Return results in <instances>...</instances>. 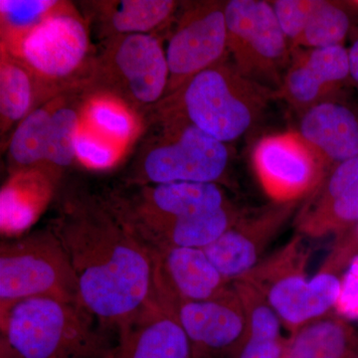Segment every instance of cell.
Masks as SVG:
<instances>
[{
	"mask_svg": "<svg viewBox=\"0 0 358 358\" xmlns=\"http://www.w3.org/2000/svg\"><path fill=\"white\" fill-rule=\"evenodd\" d=\"M49 229L69 257L85 310L121 334L152 299L150 250L107 200L87 194L66 199Z\"/></svg>",
	"mask_w": 358,
	"mask_h": 358,
	"instance_id": "6da1fadb",
	"label": "cell"
},
{
	"mask_svg": "<svg viewBox=\"0 0 358 358\" xmlns=\"http://www.w3.org/2000/svg\"><path fill=\"white\" fill-rule=\"evenodd\" d=\"M358 257V223L336 235L333 249L320 272L338 275Z\"/></svg>",
	"mask_w": 358,
	"mask_h": 358,
	"instance_id": "d6a6232c",
	"label": "cell"
},
{
	"mask_svg": "<svg viewBox=\"0 0 358 358\" xmlns=\"http://www.w3.org/2000/svg\"><path fill=\"white\" fill-rule=\"evenodd\" d=\"M39 296L83 307L69 257L50 229L0 246V313L17 301Z\"/></svg>",
	"mask_w": 358,
	"mask_h": 358,
	"instance_id": "52a82bcc",
	"label": "cell"
},
{
	"mask_svg": "<svg viewBox=\"0 0 358 358\" xmlns=\"http://www.w3.org/2000/svg\"><path fill=\"white\" fill-rule=\"evenodd\" d=\"M87 96L88 90L83 89L54 98L47 143V166L61 171L76 160L75 145Z\"/></svg>",
	"mask_w": 358,
	"mask_h": 358,
	"instance_id": "484cf974",
	"label": "cell"
},
{
	"mask_svg": "<svg viewBox=\"0 0 358 358\" xmlns=\"http://www.w3.org/2000/svg\"><path fill=\"white\" fill-rule=\"evenodd\" d=\"M270 2L282 31L293 46L303 32L313 0H275Z\"/></svg>",
	"mask_w": 358,
	"mask_h": 358,
	"instance_id": "1f68e13d",
	"label": "cell"
},
{
	"mask_svg": "<svg viewBox=\"0 0 358 358\" xmlns=\"http://www.w3.org/2000/svg\"><path fill=\"white\" fill-rule=\"evenodd\" d=\"M150 252L154 258L152 296L171 308L215 298L230 286L203 249L166 247Z\"/></svg>",
	"mask_w": 358,
	"mask_h": 358,
	"instance_id": "2e32d148",
	"label": "cell"
},
{
	"mask_svg": "<svg viewBox=\"0 0 358 358\" xmlns=\"http://www.w3.org/2000/svg\"><path fill=\"white\" fill-rule=\"evenodd\" d=\"M358 331L345 317L324 315L292 333L282 358H353Z\"/></svg>",
	"mask_w": 358,
	"mask_h": 358,
	"instance_id": "603a6c76",
	"label": "cell"
},
{
	"mask_svg": "<svg viewBox=\"0 0 358 358\" xmlns=\"http://www.w3.org/2000/svg\"><path fill=\"white\" fill-rule=\"evenodd\" d=\"M350 79V59L345 46L292 48L291 62L277 99L286 101L301 115L317 103L336 99Z\"/></svg>",
	"mask_w": 358,
	"mask_h": 358,
	"instance_id": "9a60e30c",
	"label": "cell"
},
{
	"mask_svg": "<svg viewBox=\"0 0 358 358\" xmlns=\"http://www.w3.org/2000/svg\"><path fill=\"white\" fill-rule=\"evenodd\" d=\"M169 79L159 35H122L107 40L88 90L117 96L138 115L148 114L166 96Z\"/></svg>",
	"mask_w": 358,
	"mask_h": 358,
	"instance_id": "ba28073f",
	"label": "cell"
},
{
	"mask_svg": "<svg viewBox=\"0 0 358 358\" xmlns=\"http://www.w3.org/2000/svg\"><path fill=\"white\" fill-rule=\"evenodd\" d=\"M117 336L105 358H192L173 308L154 296Z\"/></svg>",
	"mask_w": 358,
	"mask_h": 358,
	"instance_id": "ac0fdd59",
	"label": "cell"
},
{
	"mask_svg": "<svg viewBox=\"0 0 358 358\" xmlns=\"http://www.w3.org/2000/svg\"><path fill=\"white\" fill-rule=\"evenodd\" d=\"M53 106L54 99H52L33 110L14 129L7 147L13 173L47 166V143Z\"/></svg>",
	"mask_w": 358,
	"mask_h": 358,
	"instance_id": "83f0119b",
	"label": "cell"
},
{
	"mask_svg": "<svg viewBox=\"0 0 358 358\" xmlns=\"http://www.w3.org/2000/svg\"><path fill=\"white\" fill-rule=\"evenodd\" d=\"M106 40L131 34H157L166 30L178 13L173 0H122L93 2Z\"/></svg>",
	"mask_w": 358,
	"mask_h": 358,
	"instance_id": "7402d4cb",
	"label": "cell"
},
{
	"mask_svg": "<svg viewBox=\"0 0 358 358\" xmlns=\"http://www.w3.org/2000/svg\"><path fill=\"white\" fill-rule=\"evenodd\" d=\"M0 358H22L6 338L0 339Z\"/></svg>",
	"mask_w": 358,
	"mask_h": 358,
	"instance_id": "d590c367",
	"label": "cell"
},
{
	"mask_svg": "<svg viewBox=\"0 0 358 358\" xmlns=\"http://www.w3.org/2000/svg\"><path fill=\"white\" fill-rule=\"evenodd\" d=\"M358 223V155L334 169L301 204L294 226L301 236L336 234Z\"/></svg>",
	"mask_w": 358,
	"mask_h": 358,
	"instance_id": "e0dca14e",
	"label": "cell"
},
{
	"mask_svg": "<svg viewBox=\"0 0 358 358\" xmlns=\"http://www.w3.org/2000/svg\"><path fill=\"white\" fill-rule=\"evenodd\" d=\"M124 150L91 131L81 122L75 145L76 160L88 169L103 171L114 166Z\"/></svg>",
	"mask_w": 358,
	"mask_h": 358,
	"instance_id": "4dcf8cb0",
	"label": "cell"
},
{
	"mask_svg": "<svg viewBox=\"0 0 358 358\" xmlns=\"http://www.w3.org/2000/svg\"><path fill=\"white\" fill-rule=\"evenodd\" d=\"M59 171L41 166L11 173L0 192L2 232L21 234L38 219L50 202Z\"/></svg>",
	"mask_w": 358,
	"mask_h": 358,
	"instance_id": "44dd1931",
	"label": "cell"
},
{
	"mask_svg": "<svg viewBox=\"0 0 358 358\" xmlns=\"http://www.w3.org/2000/svg\"><path fill=\"white\" fill-rule=\"evenodd\" d=\"M308 250L298 234L249 271L244 279L261 292L291 333L308 322L329 315L336 308L341 280L331 273H317L308 280Z\"/></svg>",
	"mask_w": 358,
	"mask_h": 358,
	"instance_id": "8992f818",
	"label": "cell"
},
{
	"mask_svg": "<svg viewBox=\"0 0 358 358\" xmlns=\"http://www.w3.org/2000/svg\"><path fill=\"white\" fill-rule=\"evenodd\" d=\"M353 358H358V343L357 346V350H355V355H353Z\"/></svg>",
	"mask_w": 358,
	"mask_h": 358,
	"instance_id": "74e56055",
	"label": "cell"
},
{
	"mask_svg": "<svg viewBox=\"0 0 358 358\" xmlns=\"http://www.w3.org/2000/svg\"><path fill=\"white\" fill-rule=\"evenodd\" d=\"M126 103L110 94L88 92L82 124L124 150L140 131V119Z\"/></svg>",
	"mask_w": 358,
	"mask_h": 358,
	"instance_id": "4316f807",
	"label": "cell"
},
{
	"mask_svg": "<svg viewBox=\"0 0 358 358\" xmlns=\"http://www.w3.org/2000/svg\"><path fill=\"white\" fill-rule=\"evenodd\" d=\"M252 164L274 202L300 201L324 178L319 157L296 131L260 138L252 152Z\"/></svg>",
	"mask_w": 358,
	"mask_h": 358,
	"instance_id": "8fae6325",
	"label": "cell"
},
{
	"mask_svg": "<svg viewBox=\"0 0 358 358\" xmlns=\"http://www.w3.org/2000/svg\"><path fill=\"white\" fill-rule=\"evenodd\" d=\"M152 131L141 145L128 183L131 186L173 182L217 183L227 178L230 150L227 145L192 126L182 117L155 107Z\"/></svg>",
	"mask_w": 358,
	"mask_h": 358,
	"instance_id": "277c9868",
	"label": "cell"
},
{
	"mask_svg": "<svg viewBox=\"0 0 358 358\" xmlns=\"http://www.w3.org/2000/svg\"><path fill=\"white\" fill-rule=\"evenodd\" d=\"M348 268L336 308L343 317L358 320V257Z\"/></svg>",
	"mask_w": 358,
	"mask_h": 358,
	"instance_id": "836d02e7",
	"label": "cell"
},
{
	"mask_svg": "<svg viewBox=\"0 0 358 358\" xmlns=\"http://www.w3.org/2000/svg\"><path fill=\"white\" fill-rule=\"evenodd\" d=\"M275 99V91L247 79L226 58L193 77L155 107L179 115L227 145L253 129Z\"/></svg>",
	"mask_w": 358,
	"mask_h": 358,
	"instance_id": "7a4b0ae2",
	"label": "cell"
},
{
	"mask_svg": "<svg viewBox=\"0 0 358 358\" xmlns=\"http://www.w3.org/2000/svg\"><path fill=\"white\" fill-rule=\"evenodd\" d=\"M0 47L30 71L36 82L39 106L68 92L88 90L93 81L96 57L89 24L69 2H59L11 48Z\"/></svg>",
	"mask_w": 358,
	"mask_h": 358,
	"instance_id": "3957f363",
	"label": "cell"
},
{
	"mask_svg": "<svg viewBox=\"0 0 358 358\" xmlns=\"http://www.w3.org/2000/svg\"><path fill=\"white\" fill-rule=\"evenodd\" d=\"M243 305L249 336L235 358H282L286 341L282 322L258 289L244 279L231 282Z\"/></svg>",
	"mask_w": 358,
	"mask_h": 358,
	"instance_id": "cb8c5ba5",
	"label": "cell"
},
{
	"mask_svg": "<svg viewBox=\"0 0 358 358\" xmlns=\"http://www.w3.org/2000/svg\"><path fill=\"white\" fill-rule=\"evenodd\" d=\"M37 107H39L38 91L31 73L17 58L1 48L0 120L2 136L13 127L16 128Z\"/></svg>",
	"mask_w": 358,
	"mask_h": 358,
	"instance_id": "d4e9b609",
	"label": "cell"
},
{
	"mask_svg": "<svg viewBox=\"0 0 358 358\" xmlns=\"http://www.w3.org/2000/svg\"><path fill=\"white\" fill-rule=\"evenodd\" d=\"M56 0H1V45L11 48L58 6Z\"/></svg>",
	"mask_w": 358,
	"mask_h": 358,
	"instance_id": "f546056e",
	"label": "cell"
},
{
	"mask_svg": "<svg viewBox=\"0 0 358 358\" xmlns=\"http://www.w3.org/2000/svg\"><path fill=\"white\" fill-rule=\"evenodd\" d=\"M131 199L112 195L107 201L127 222H162L194 217L229 203L217 183L173 182L136 186Z\"/></svg>",
	"mask_w": 358,
	"mask_h": 358,
	"instance_id": "5bb4252c",
	"label": "cell"
},
{
	"mask_svg": "<svg viewBox=\"0 0 358 358\" xmlns=\"http://www.w3.org/2000/svg\"><path fill=\"white\" fill-rule=\"evenodd\" d=\"M244 210L227 203L217 210L194 217L162 222H127L150 250L166 247L205 249L217 241Z\"/></svg>",
	"mask_w": 358,
	"mask_h": 358,
	"instance_id": "ffe728a7",
	"label": "cell"
},
{
	"mask_svg": "<svg viewBox=\"0 0 358 358\" xmlns=\"http://www.w3.org/2000/svg\"><path fill=\"white\" fill-rule=\"evenodd\" d=\"M225 4L195 2L181 11L167 40L169 79L164 98L202 71L228 58Z\"/></svg>",
	"mask_w": 358,
	"mask_h": 358,
	"instance_id": "30bf717a",
	"label": "cell"
},
{
	"mask_svg": "<svg viewBox=\"0 0 358 358\" xmlns=\"http://www.w3.org/2000/svg\"><path fill=\"white\" fill-rule=\"evenodd\" d=\"M296 131L319 157L324 178L358 155V113L336 98L300 115Z\"/></svg>",
	"mask_w": 358,
	"mask_h": 358,
	"instance_id": "d6986e66",
	"label": "cell"
},
{
	"mask_svg": "<svg viewBox=\"0 0 358 358\" xmlns=\"http://www.w3.org/2000/svg\"><path fill=\"white\" fill-rule=\"evenodd\" d=\"M192 358H235L249 336L243 305L232 285L215 298L173 307Z\"/></svg>",
	"mask_w": 358,
	"mask_h": 358,
	"instance_id": "7c38bea8",
	"label": "cell"
},
{
	"mask_svg": "<svg viewBox=\"0 0 358 358\" xmlns=\"http://www.w3.org/2000/svg\"><path fill=\"white\" fill-rule=\"evenodd\" d=\"M228 58L247 79L277 93L292 57V45L270 1L230 0L225 4Z\"/></svg>",
	"mask_w": 358,
	"mask_h": 358,
	"instance_id": "9c48e42d",
	"label": "cell"
},
{
	"mask_svg": "<svg viewBox=\"0 0 358 358\" xmlns=\"http://www.w3.org/2000/svg\"><path fill=\"white\" fill-rule=\"evenodd\" d=\"M348 7H352L353 10L358 11V0H355V1H348L346 2Z\"/></svg>",
	"mask_w": 358,
	"mask_h": 358,
	"instance_id": "8d00e7d4",
	"label": "cell"
},
{
	"mask_svg": "<svg viewBox=\"0 0 358 358\" xmlns=\"http://www.w3.org/2000/svg\"><path fill=\"white\" fill-rule=\"evenodd\" d=\"M83 307L25 299L0 313L1 336L22 358H105L110 348Z\"/></svg>",
	"mask_w": 358,
	"mask_h": 358,
	"instance_id": "5b68a950",
	"label": "cell"
},
{
	"mask_svg": "<svg viewBox=\"0 0 358 358\" xmlns=\"http://www.w3.org/2000/svg\"><path fill=\"white\" fill-rule=\"evenodd\" d=\"M298 207L299 201L273 202L252 211L244 210L236 222L204 252L231 284L261 262L268 245Z\"/></svg>",
	"mask_w": 358,
	"mask_h": 358,
	"instance_id": "4fadbf2b",
	"label": "cell"
},
{
	"mask_svg": "<svg viewBox=\"0 0 358 358\" xmlns=\"http://www.w3.org/2000/svg\"><path fill=\"white\" fill-rule=\"evenodd\" d=\"M352 21L338 2L313 0L300 38L292 48H327L345 46Z\"/></svg>",
	"mask_w": 358,
	"mask_h": 358,
	"instance_id": "f1b7e54d",
	"label": "cell"
},
{
	"mask_svg": "<svg viewBox=\"0 0 358 358\" xmlns=\"http://www.w3.org/2000/svg\"><path fill=\"white\" fill-rule=\"evenodd\" d=\"M348 59H350V80L358 88V37L348 49Z\"/></svg>",
	"mask_w": 358,
	"mask_h": 358,
	"instance_id": "e575fe53",
	"label": "cell"
}]
</instances>
